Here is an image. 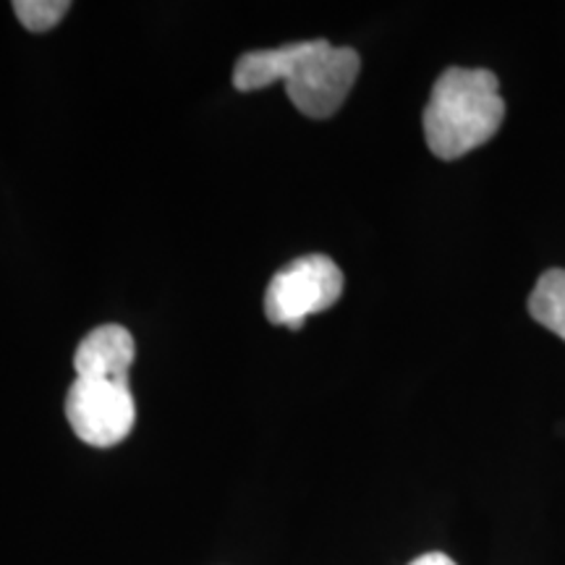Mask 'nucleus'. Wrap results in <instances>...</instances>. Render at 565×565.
Here are the masks:
<instances>
[{
  "instance_id": "1",
  "label": "nucleus",
  "mask_w": 565,
  "mask_h": 565,
  "mask_svg": "<svg viewBox=\"0 0 565 565\" xmlns=\"http://www.w3.org/2000/svg\"><path fill=\"white\" fill-rule=\"evenodd\" d=\"M359 68L362 61L353 47H335L328 40L291 42L244 53L233 66V87L254 92L282 82L296 110L309 118H330L349 97Z\"/></svg>"
},
{
  "instance_id": "8",
  "label": "nucleus",
  "mask_w": 565,
  "mask_h": 565,
  "mask_svg": "<svg viewBox=\"0 0 565 565\" xmlns=\"http://www.w3.org/2000/svg\"><path fill=\"white\" fill-rule=\"evenodd\" d=\"M408 565H456V563L450 561L448 555H443V553H427V555L416 557V561L408 563Z\"/></svg>"
},
{
  "instance_id": "4",
  "label": "nucleus",
  "mask_w": 565,
  "mask_h": 565,
  "mask_svg": "<svg viewBox=\"0 0 565 565\" xmlns=\"http://www.w3.org/2000/svg\"><path fill=\"white\" fill-rule=\"evenodd\" d=\"M66 419L74 435L92 448L124 443L137 422L129 380L76 377L66 395Z\"/></svg>"
},
{
  "instance_id": "5",
  "label": "nucleus",
  "mask_w": 565,
  "mask_h": 565,
  "mask_svg": "<svg viewBox=\"0 0 565 565\" xmlns=\"http://www.w3.org/2000/svg\"><path fill=\"white\" fill-rule=\"evenodd\" d=\"M134 353H137V343L129 330L121 324H100L76 345V377L129 380Z\"/></svg>"
},
{
  "instance_id": "3",
  "label": "nucleus",
  "mask_w": 565,
  "mask_h": 565,
  "mask_svg": "<svg viewBox=\"0 0 565 565\" xmlns=\"http://www.w3.org/2000/svg\"><path fill=\"white\" fill-rule=\"evenodd\" d=\"M343 273L324 254H307L273 275L265 294V315L273 324L299 330L303 320L320 315L341 299Z\"/></svg>"
},
{
  "instance_id": "6",
  "label": "nucleus",
  "mask_w": 565,
  "mask_h": 565,
  "mask_svg": "<svg viewBox=\"0 0 565 565\" xmlns=\"http://www.w3.org/2000/svg\"><path fill=\"white\" fill-rule=\"evenodd\" d=\"M529 315L542 328L565 341V270L555 267L536 280L532 296H529Z\"/></svg>"
},
{
  "instance_id": "2",
  "label": "nucleus",
  "mask_w": 565,
  "mask_h": 565,
  "mask_svg": "<svg viewBox=\"0 0 565 565\" xmlns=\"http://www.w3.org/2000/svg\"><path fill=\"white\" fill-rule=\"evenodd\" d=\"M505 103L487 68H448L424 108V139L440 160H458L490 141L503 126Z\"/></svg>"
},
{
  "instance_id": "7",
  "label": "nucleus",
  "mask_w": 565,
  "mask_h": 565,
  "mask_svg": "<svg viewBox=\"0 0 565 565\" xmlns=\"http://www.w3.org/2000/svg\"><path fill=\"white\" fill-rule=\"evenodd\" d=\"M71 11L68 0H17L13 13L30 32H47Z\"/></svg>"
}]
</instances>
